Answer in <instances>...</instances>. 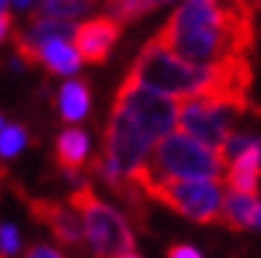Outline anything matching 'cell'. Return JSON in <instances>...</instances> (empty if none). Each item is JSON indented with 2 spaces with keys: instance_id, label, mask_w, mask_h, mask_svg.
Segmentation results:
<instances>
[{
  "instance_id": "6da1fadb",
  "label": "cell",
  "mask_w": 261,
  "mask_h": 258,
  "mask_svg": "<svg viewBox=\"0 0 261 258\" xmlns=\"http://www.w3.org/2000/svg\"><path fill=\"white\" fill-rule=\"evenodd\" d=\"M253 16L245 0H182L156 40L195 66H214L235 55L248 58L256 42Z\"/></svg>"
},
{
  "instance_id": "7a4b0ae2",
  "label": "cell",
  "mask_w": 261,
  "mask_h": 258,
  "mask_svg": "<svg viewBox=\"0 0 261 258\" xmlns=\"http://www.w3.org/2000/svg\"><path fill=\"white\" fill-rule=\"evenodd\" d=\"M124 79L166 98H206L214 87V66L188 64L153 37L135 55Z\"/></svg>"
},
{
  "instance_id": "3957f363",
  "label": "cell",
  "mask_w": 261,
  "mask_h": 258,
  "mask_svg": "<svg viewBox=\"0 0 261 258\" xmlns=\"http://www.w3.org/2000/svg\"><path fill=\"white\" fill-rule=\"evenodd\" d=\"M224 169L227 163L219 150L188 137L185 132H169L132 179H222Z\"/></svg>"
},
{
  "instance_id": "277c9868",
  "label": "cell",
  "mask_w": 261,
  "mask_h": 258,
  "mask_svg": "<svg viewBox=\"0 0 261 258\" xmlns=\"http://www.w3.org/2000/svg\"><path fill=\"white\" fill-rule=\"evenodd\" d=\"M69 206L80 214L90 258H121L135 250L132 224L119 208L100 200L90 182L71 190Z\"/></svg>"
},
{
  "instance_id": "5b68a950",
  "label": "cell",
  "mask_w": 261,
  "mask_h": 258,
  "mask_svg": "<svg viewBox=\"0 0 261 258\" xmlns=\"http://www.w3.org/2000/svg\"><path fill=\"white\" fill-rule=\"evenodd\" d=\"M148 198L195 224H217L224 200L222 179H135Z\"/></svg>"
},
{
  "instance_id": "8992f818",
  "label": "cell",
  "mask_w": 261,
  "mask_h": 258,
  "mask_svg": "<svg viewBox=\"0 0 261 258\" xmlns=\"http://www.w3.org/2000/svg\"><path fill=\"white\" fill-rule=\"evenodd\" d=\"M111 108H116L150 142H159L161 137H166L179 121V103L174 98L153 93V90L129 79L119 84Z\"/></svg>"
},
{
  "instance_id": "52a82bcc",
  "label": "cell",
  "mask_w": 261,
  "mask_h": 258,
  "mask_svg": "<svg viewBox=\"0 0 261 258\" xmlns=\"http://www.w3.org/2000/svg\"><path fill=\"white\" fill-rule=\"evenodd\" d=\"M245 113L243 108L214 98H185L179 103V127L188 137L203 142L214 150H222L232 134L235 119Z\"/></svg>"
},
{
  "instance_id": "ba28073f",
  "label": "cell",
  "mask_w": 261,
  "mask_h": 258,
  "mask_svg": "<svg viewBox=\"0 0 261 258\" xmlns=\"http://www.w3.org/2000/svg\"><path fill=\"white\" fill-rule=\"evenodd\" d=\"M21 198L27 200L32 219L40 221L42 226H48L58 245L71 248V250L85 248L82 221H80V214L71 206L61 203V200H50V198H32V195H21Z\"/></svg>"
},
{
  "instance_id": "9c48e42d",
  "label": "cell",
  "mask_w": 261,
  "mask_h": 258,
  "mask_svg": "<svg viewBox=\"0 0 261 258\" xmlns=\"http://www.w3.org/2000/svg\"><path fill=\"white\" fill-rule=\"evenodd\" d=\"M119 37H121V24L103 13V16H93L76 26L74 48L82 61H87L93 66H100L114 53V45L119 42Z\"/></svg>"
},
{
  "instance_id": "30bf717a",
  "label": "cell",
  "mask_w": 261,
  "mask_h": 258,
  "mask_svg": "<svg viewBox=\"0 0 261 258\" xmlns=\"http://www.w3.org/2000/svg\"><path fill=\"white\" fill-rule=\"evenodd\" d=\"M56 166L74 187H80L87 182V174L82 171L85 163L90 161V137L82 127H69L56 137Z\"/></svg>"
},
{
  "instance_id": "8fae6325",
  "label": "cell",
  "mask_w": 261,
  "mask_h": 258,
  "mask_svg": "<svg viewBox=\"0 0 261 258\" xmlns=\"http://www.w3.org/2000/svg\"><path fill=\"white\" fill-rule=\"evenodd\" d=\"M224 182L232 192L256 195L261 185V137L256 145L243 150L238 158H232L224 169Z\"/></svg>"
},
{
  "instance_id": "7c38bea8",
  "label": "cell",
  "mask_w": 261,
  "mask_h": 258,
  "mask_svg": "<svg viewBox=\"0 0 261 258\" xmlns=\"http://www.w3.org/2000/svg\"><path fill=\"white\" fill-rule=\"evenodd\" d=\"M256 214H258V198L245 192H224L222 211H219V224H224L232 232H243L256 226Z\"/></svg>"
},
{
  "instance_id": "4fadbf2b",
  "label": "cell",
  "mask_w": 261,
  "mask_h": 258,
  "mask_svg": "<svg viewBox=\"0 0 261 258\" xmlns=\"http://www.w3.org/2000/svg\"><path fill=\"white\" fill-rule=\"evenodd\" d=\"M56 108L66 124L76 127L90 111V84L85 79H66L56 93Z\"/></svg>"
},
{
  "instance_id": "5bb4252c",
  "label": "cell",
  "mask_w": 261,
  "mask_h": 258,
  "mask_svg": "<svg viewBox=\"0 0 261 258\" xmlns=\"http://www.w3.org/2000/svg\"><path fill=\"white\" fill-rule=\"evenodd\" d=\"M37 66H45L58 77H71V74L80 71L82 58L74 45H69V40H48L37 50Z\"/></svg>"
},
{
  "instance_id": "9a60e30c",
  "label": "cell",
  "mask_w": 261,
  "mask_h": 258,
  "mask_svg": "<svg viewBox=\"0 0 261 258\" xmlns=\"http://www.w3.org/2000/svg\"><path fill=\"white\" fill-rule=\"evenodd\" d=\"M100 6L106 11V16H111L121 26L132 24L137 19L148 16V13H153L156 8H161L159 0H100Z\"/></svg>"
},
{
  "instance_id": "2e32d148",
  "label": "cell",
  "mask_w": 261,
  "mask_h": 258,
  "mask_svg": "<svg viewBox=\"0 0 261 258\" xmlns=\"http://www.w3.org/2000/svg\"><path fill=\"white\" fill-rule=\"evenodd\" d=\"M98 0H40L37 11L32 16H45V19H61V21H74L93 11Z\"/></svg>"
},
{
  "instance_id": "e0dca14e",
  "label": "cell",
  "mask_w": 261,
  "mask_h": 258,
  "mask_svg": "<svg viewBox=\"0 0 261 258\" xmlns=\"http://www.w3.org/2000/svg\"><path fill=\"white\" fill-rule=\"evenodd\" d=\"M27 145V129L21 124H6L0 129V158L19 156Z\"/></svg>"
},
{
  "instance_id": "ac0fdd59",
  "label": "cell",
  "mask_w": 261,
  "mask_h": 258,
  "mask_svg": "<svg viewBox=\"0 0 261 258\" xmlns=\"http://www.w3.org/2000/svg\"><path fill=\"white\" fill-rule=\"evenodd\" d=\"M21 250L19 226L11 221H0V258H13Z\"/></svg>"
},
{
  "instance_id": "d6986e66",
  "label": "cell",
  "mask_w": 261,
  "mask_h": 258,
  "mask_svg": "<svg viewBox=\"0 0 261 258\" xmlns=\"http://www.w3.org/2000/svg\"><path fill=\"white\" fill-rule=\"evenodd\" d=\"M24 258H69L66 253H61L58 248L48 245V242H35L24 250Z\"/></svg>"
},
{
  "instance_id": "ffe728a7",
  "label": "cell",
  "mask_w": 261,
  "mask_h": 258,
  "mask_svg": "<svg viewBox=\"0 0 261 258\" xmlns=\"http://www.w3.org/2000/svg\"><path fill=\"white\" fill-rule=\"evenodd\" d=\"M166 258H203V253L188 245V242H177V245H172L166 250Z\"/></svg>"
},
{
  "instance_id": "44dd1931",
  "label": "cell",
  "mask_w": 261,
  "mask_h": 258,
  "mask_svg": "<svg viewBox=\"0 0 261 258\" xmlns=\"http://www.w3.org/2000/svg\"><path fill=\"white\" fill-rule=\"evenodd\" d=\"M13 35V16L6 11V13H0V45L6 42V37Z\"/></svg>"
},
{
  "instance_id": "7402d4cb",
  "label": "cell",
  "mask_w": 261,
  "mask_h": 258,
  "mask_svg": "<svg viewBox=\"0 0 261 258\" xmlns=\"http://www.w3.org/2000/svg\"><path fill=\"white\" fill-rule=\"evenodd\" d=\"M8 3L13 6V8H19V11H24V8H29L35 3V0H8Z\"/></svg>"
},
{
  "instance_id": "603a6c76",
  "label": "cell",
  "mask_w": 261,
  "mask_h": 258,
  "mask_svg": "<svg viewBox=\"0 0 261 258\" xmlns=\"http://www.w3.org/2000/svg\"><path fill=\"white\" fill-rule=\"evenodd\" d=\"M256 226L261 230V203H258V214H256Z\"/></svg>"
},
{
  "instance_id": "cb8c5ba5",
  "label": "cell",
  "mask_w": 261,
  "mask_h": 258,
  "mask_svg": "<svg viewBox=\"0 0 261 258\" xmlns=\"http://www.w3.org/2000/svg\"><path fill=\"white\" fill-rule=\"evenodd\" d=\"M121 258H143V255H140V253H135V250H132V253H127V255H121Z\"/></svg>"
},
{
  "instance_id": "d4e9b609",
  "label": "cell",
  "mask_w": 261,
  "mask_h": 258,
  "mask_svg": "<svg viewBox=\"0 0 261 258\" xmlns=\"http://www.w3.org/2000/svg\"><path fill=\"white\" fill-rule=\"evenodd\" d=\"M3 127H6V119H3V116H0V129H3Z\"/></svg>"
}]
</instances>
